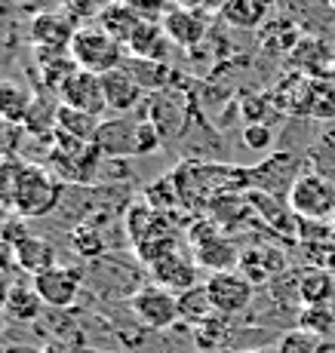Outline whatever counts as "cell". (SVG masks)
<instances>
[{
  "label": "cell",
  "instance_id": "836d02e7",
  "mask_svg": "<svg viewBox=\"0 0 335 353\" xmlns=\"http://www.w3.org/2000/svg\"><path fill=\"white\" fill-rule=\"evenodd\" d=\"M218 353H237V350H228V347H222V350H218Z\"/></svg>",
  "mask_w": 335,
  "mask_h": 353
},
{
  "label": "cell",
  "instance_id": "8992f818",
  "mask_svg": "<svg viewBox=\"0 0 335 353\" xmlns=\"http://www.w3.org/2000/svg\"><path fill=\"white\" fill-rule=\"evenodd\" d=\"M207 295L213 301L218 316H234L243 314L252 304V283L246 280L240 270H222V274H213L207 283Z\"/></svg>",
  "mask_w": 335,
  "mask_h": 353
},
{
  "label": "cell",
  "instance_id": "ac0fdd59",
  "mask_svg": "<svg viewBox=\"0 0 335 353\" xmlns=\"http://www.w3.org/2000/svg\"><path fill=\"white\" fill-rule=\"evenodd\" d=\"M105 120L95 117V114H86V111H77V108H68L59 101V114H56V129L59 132H68L74 139H84V141H95L99 129Z\"/></svg>",
  "mask_w": 335,
  "mask_h": 353
},
{
  "label": "cell",
  "instance_id": "4316f807",
  "mask_svg": "<svg viewBox=\"0 0 335 353\" xmlns=\"http://www.w3.org/2000/svg\"><path fill=\"white\" fill-rule=\"evenodd\" d=\"M22 135H25V126H19V123H6V120H0V160L16 157Z\"/></svg>",
  "mask_w": 335,
  "mask_h": 353
},
{
  "label": "cell",
  "instance_id": "8fae6325",
  "mask_svg": "<svg viewBox=\"0 0 335 353\" xmlns=\"http://www.w3.org/2000/svg\"><path fill=\"white\" fill-rule=\"evenodd\" d=\"M77 28L80 22L68 12H37L31 22V40L37 50H68Z\"/></svg>",
  "mask_w": 335,
  "mask_h": 353
},
{
  "label": "cell",
  "instance_id": "f1b7e54d",
  "mask_svg": "<svg viewBox=\"0 0 335 353\" xmlns=\"http://www.w3.org/2000/svg\"><path fill=\"white\" fill-rule=\"evenodd\" d=\"M123 3H129V6H135V10L142 12V16H148V12H157L166 0H123Z\"/></svg>",
  "mask_w": 335,
  "mask_h": 353
},
{
  "label": "cell",
  "instance_id": "7c38bea8",
  "mask_svg": "<svg viewBox=\"0 0 335 353\" xmlns=\"http://www.w3.org/2000/svg\"><path fill=\"white\" fill-rule=\"evenodd\" d=\"M12 243V261L25 270V274L37 276L44 270H50L56 264V252H52L50 240L37 234H25V230H16V234H6Z\"/></svg>",
  "mask_w": 335,
  "mask_h": 353
},
{
  "label": "cell",
  "instance_id": "d4e9b609",
  "mask_svg": "<svg viewBox=\"0 0 335 353\" xmlns=\"http://www.w3.org/2000/svg\"><path fill=\"white\" fill-rule=\"evenodd\" d=\"M71 249L80 258H102L105 255V236L93 225H77L71 230Z\"/></svg>",
  "mask_w": 335,
  "mask_h": 353
},
{
  "label": "cell",
  "instance_id": "5bb4252c",
  "mask_svg": "<svg viewBox=\"0 0 335 353\" xmlns=\"http://www.w3.org/2000/svg\"><path fill=\"white\" fill-rule=\"evenodd\" d=\"M102 92H105L108 111L126 117V111H133V108L142 101V92L145 90H142L139 80L120 65V68H114V71L102 74Z\"/></svg>",
  "mask_w": 335,
  "mask_h": 353
},
{
  "label": "cell",
  "instance_id": "f546056e",
  "mask_svg": "<svg viewBox=\"0 0 335 353\" xmlns=\"http://www.w3.org/2000/svg\"><path fill=\"white\" fill-rule=\"evenodd\" d=\"M10 261H12V243L6 234H0V274L10 268Z\"/></svg>",
  "mask_w": 335,
  "mask_h": 353
},
{
  "label": "cell",
  "instance_id": "1f68e13d",
  "mask_svg": "<svg viewBox=\"0 0 335 353\" xmlns=\"http://www.w3.org/2000/svg\"><path fill=\"white\" fill-rule=\"evenodd\" d=\"M175 6H184V10H200V6H207V0H173Z\"/></svg>",
  "mask_w": 335,
  "mask_h": 353
},
{
  "label": "cell",
  "instance_id": "4fadbf2b",
  "mask_svg": "<svg viewBox=\"0 0 335 353\" xmlns=\"http://www.w3.org/2000/svg\"><path fill=\"white\" fill-rule=\"evenodd\" d=\"M163 34H166L169 43L191 50L207 37V16L203 10H184V6H173V10L163 16Z\"/></svg>",
  "mask_w": 335,
  "mask_h": 353
},
{
  "label": "cell",
  "instance_id": "7a4b0ae2",
  "mask_svg": "<svg viewBox=\"0 0 335 353\" xmlns=\"http://www.w3.org/2000/svg\"><path fill=\"white\" fill-rule=\"evenodd\" d=\"M68 52H71L74 65H77L80 71L99 74V77L123 65V46L102 28L99 22L80 25L77 34H74V40H71V46H68Z\"/></svg>",
  "mask_w": 335,
  "mask_h": 353
},
{
  "label": "cell",
  "instance_id": "d6986e66",
  "mask_svg": "<svg viewBox=\"0 0 335 353\" xmlns=\"http://www.w3.org/2000/svg\"><path fill=\"white\" fill-rule=\"evenodd\" d=\"M218 16H222L228 25H234V28L249 31V28H258V25L265 22L268 6H265L262 0H224Z\"/></svg>",
  "mask_w": 335,
  "mask_h": 353
},
{
  "label": "cell",
  "instance_id": "ba28073f",
  "mask_svg": "<svg viewBox=\"0 0 335 353\" xmlns=\"http://www.w3.org/2000/svg\"><path fill=\"white\" fill-rule=\"evenodd\" d=\"M151 276L154 286H163L169 292H188L197 283V261L184 255L179 246H173L157 261H151Z\"/></svg>",
  "mask_w": 335,
  "mask_h": 353
},
{
  "label": "cell",
  "instance_id": "6da1fadb",
  "mask_svg": "<svg viewBox=\"0 0 335 353\" xmlns=\"http://www.w3.org/2000/svg\"><path fill=\"white\" fill-rule=\"evenodd\" d=\"M61 200V179L56 172L34 163H22L19 169L16 188H12L10 206L16 209L22 219H37V215H50Z\"/></svg>",
  "mask_w": 335,
  "mask_h": 353
},
{
  "label": "cell",
  "instance_id": "30bf717a",
  "mask_svg": "<svg viewBox=\"0 0 335 353\" xmlns=\"http://www.w3.org/2000/svg\"><path fill=\"white\" fill-rule=\"evenodd\" d=\"M95 148L105 157H139V120H105L95 135Z\"/></svg>",
  "mask_w": 335,
  "mask_h": 353
},
{
  "label": "cell",
  "instance_id": "52a82bcc",
  "mask_svg": "<svg viewBox=\"0 0 335 353\" xmlns=\"http://www.w3.org/2000/svg\"><path fill=\"white\" fill-rule=\"evenodd\" d=\"M59 96H61V105L95 114V117H102V111H108L105 92H102V77L99 74H90V71H80V68L61 83Z\"/></svg>",
  "mask_w": 335,
  "mask_h": 353
},
{
  "label": "cell",
  "instance_id": "d590c367",
  "mask_svg": "<svg viewBox=\"0 0 335 353\" xmlns=\"http://www.w3.org/2000/svg\"><path fill=\"white\" fill-rule=\"evenodd\" d=\"M326 3H329V6H332V10H335V0H326Z\"/></svg>",
  "mask_w": 335,
  "mask_h": 353
},
{
  "label": "cell",
  "instance_id": "4dcf8cb0",
  "mask_svg": "<svg viewBox=\"0 0 335 353\" xmlns=\"http://www.w3.org/2000/svg\"><path fill=\"white\" fill-rule=\"evenodd\" d=\"M6 301H10V283H6L3 274H0V310H6Z\"/></svg>",
  "mask_w": 335,
  "mask_h": 353
},
{
  "label": "cell",
  "instance_id": "8d00e7d4",
  "mask_svg": "<svg viewBox=\"0 0 335 353\" xmlns=\"http://www.w3.org/2000/svg\"><path fill=\"white\" fill-rule=\"evenodd\" d=\"M0 353H3V350H0Z\"/></svg>",
  "mask_w": 335,
  "mask_h": 353
},
{
  "label": "cell",
  "instance_id": "5b68a950",
  "mask_svg": "<svg viewBox=\"0 0 335 353\" xmlns=\"http://www.w3.org/2000/svg\"><path fill=\"white\" fill-rule=\"evenodd\" d=\"M31 286L37 289L40 301L50 304L56 310H68L74 307L80 295V286H84V274L77 268H65V264H52L50 270L31 276Z\"/></svg>",
  "mask_w": 335,
  "mask_h": 353
},
{
  "label": "cell",
  "instance_id": "cb8c5ba5",
  "mask_svg": "<svg viewBox=\"0 0 335 353\" xmlns=\"http://www.w3.org/2000/svg\"><path fill=\"white\" fill-rule=\"evenodd\" d=\"M307 114H311V117H320V120L335 117V83H329L326 77H314Z\"/></svg>",
  "mask_w": 335,
  "mask_h": 353
},
{
  "label": "cell",
  "instance_id": "9c48e42d",
  "mask_svg": "<svg viewBox=\"0 0 335 353\" xmlns=\"http://www.w3.org/2000/svg\"><path fill=\"white\" fill-rule=\"evenodd\" d=\"M191 246H194L197 264L213 268V274L234 270L237 249H234V243L224 240V234H218V230H209L207 234V225H197L194 230H191Z\"/></svg>",
  "mask_w": 335,
  "mask_h": 353
},
{
  "label": "cell",
  "instance_id": "e575fe53",
  "mask_svg": "<svg viewBox=\"0 0 335 353\" xmlns=\"http://www.w3.org/2000/svg\"><path fill=\"white\" fill-rule=\"evenodd\" d=\"M262 3H265V6H271V3H274V0H262Z\"/></svg>",
  "mask_w": 335,
  "mask_h": 353
},
{
  "label": "cell",
  "instance_id": "484cf974",
  "mask_svg": "<svg viewBox=\"0 0 335 353\" xmlns=\"http://www.w3.org/2000/svg\"><path fill=\"white\" fill-rule=\"evenodd\" d=\"M111 3L114 0H59L61 12H68L74 22H84V19H95V22H99V16Z\"/></svg>",
  "mask_w": 335,
  "mask_h": 353
},
{
  "label": "cell",
  "instance_id": "2e32d148",
  "mask_svg": "<svg viewBox=\"0 0 335 353\" xmlns=\"http://www.w3.org/2000/svg\"><path fill=\"white\" fill-rule=\"evenodd\" d=\"M148 16H142L135 6L123 3V0H114L111 6H108L105 12L99 16V25L111 34L114 40H117L120 46H129V40H133V34L139 31V25L145 22Z\"/></svg>",
  "mask_w": 335,
  "mask_h": 353
},
{
  "label": "cell",
  "instance_id": "ffe728a7",
  "mask_svg": "<svg viewBox=\"0 0 335 353\" xmlns=\"http://www.w3.org/2000/svg\"><path fill=\"white\" fill-rule=\"evenodd\" d=\"M40 307H44V301H40L37 289L25 286V283H12L10 286V301H6V314L12 316V320H22V323H31L40 316Z\"/></svg>",
  "mask_w": 335,
  "mask_h": 353
},
{
  "label": "cell",
  "instance_id": "7402d4cb",
  "mask_svg": "<svg viewBox=\"0 0 335 353\" xmlns=\"http://www.w3.org/2000/svg\"><path fill=\"white\" fill-rule=\"evenodd\" d=\"M179 310H182V320H188L191 325H200V323H207L209 316H216V307L207 295V286H194V289L182 292Z\"/></svg>",
  "mask_w": 335,
  "mask_h": 353
},
{
  "label": "cell",
  "instance_id": "44dd1931",
  "mask_svg": "<svg viewBox=\"0 0 335 353\" xmlns=\"http://www.w3.org/2000/svg\"><path fill=\"white\" fill-rule=\"evenodd\" d=\"M123 68L139 80L142 90H154V92H163L169 74H173L163 62H151V59H129V62H123Z\"/></svg>",
  "mask_w": 335,
  "mask_h": 353
},
{
  "label": "cell",
  "instance_id": "d6a6232c",
  "mask_svg": "<svg viewBox=\"0 0 335 353\" xmlns=\"http://www.w3.org/2000/svg\"><path fill=\"white\" fill-rule=\"evenodd\" d=\"M246 353H271V350H262V347H258V350H246Z\"/></svg>",
  "mask_w": 335,
  "mask_h": 353
},
{
  "label": "cell",
  "instance_id": "277c9868",
  "mask_svg": "<svg viewBox=\"0 0 335 353\" xmlns=\"http://www.w3.org/2000/svg\"><path fill=\"white\" fill-rule=\"evenodd\" d=\"M129 310L135 314V320L151 332H166L182 320L179 295L163 286H142L139 292H133Z\"/></svg>",
  "mask_w": 335,
  "mask_h": 353
},
{
  "label": "cell",
  "instance_id": "83f0119b",
  "mask_svg": "<svg viewBox=\"0 0 335 353\" xmlns=\"http://www.w3.org/2000/svg\"><path fill=\"white\" fill-rule=\"evenodd\" d=\"M243 141L249 148H256V151H262V148L271 145V129L265 123H249L246 126V132H243Z\"/></svg>",
  "mask_w": 335,
  "mask_h": 353
},
{
  "label": "cell",
  "instance_id": "603a6c76",
  "mask_svg": "<svg viewBox=\"0 0 335 353\" xmlns=\"http://www.w3.org/2000/svg\"><path fill=\"white\" fill-rule=\"evenodd\" d=\"M277 353H326V341L323 335L307 329H289L283 338L277 341Z\"/></svg>",
  "mask_w": 335,
  "mask_h": 353
},
{
  "label": "cell",
  "instance_id": "3957f363",
  "mask_svg": "<svg viewBox=\"0 0 335 353\" xmlns=\"http://www.w3.org/2000/svg\"><path fill=\"white\" fill-rule=\"evenodd\" d=\"M289 206L307 221H320L335 215V181L323 172H302L289 188Z\"/></svg>",
  "mask_w": 335,
  "mask_h": 353
},
{
  "label": "cell",
  "instance_id": "e0dca14e",
  "mask_svg": "<svg viewBox=\"0 0 335 353\" xmlns=\"http://www.w3.org/2000/svg\"><path fill=\"white\" fill-rule=\"evenodd\" d=\"M133 52V59H151V62H163V52H166V34H163V25L154 22V19H145L139 25V31L133 34L126 46Z\"/></svg>",
  "mask_w": 335,
  "mask_h": 353
},
{
  "label": "cell",
  "instance_id": "9a60e30c",
  "mask_svg": "<svg viewBox=\"0 0 335 353\" xmlns=\"http://www.w3.org/2000/svg\"><path fill=\"white\" fill-rule=\"evenodd\" d=\"M34 101H37V96H34V90L25 86L22 80H12V77L0 80V120L25 126Z\"/></svg>",
  "mask_w": 335,
  "mask_h": 353
}]
</instances>
